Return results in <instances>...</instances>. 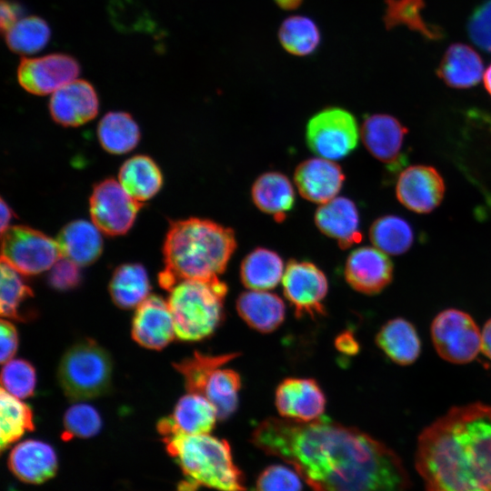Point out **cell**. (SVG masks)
I'll list each match as a JSON object with an SVG mask.
<instances>
[{"instance_id":"cell-1","label":"cell","mask_w":491,"mask_h":491,"mask_svg":"<svg viewBox=\"0 0 491 491\" xmlns=\"http://www.w3.org/2000/svg\"><path fill=\"white\" fill-rule=\"evenodd\" d=\"M250 441L293 466L312 491H407L408 474L386 445L329 418L311 422L268 417Z\"/></svg>"},{"instance_id":"cell-2","label":"cell","mask_w":491,"mask_h":491,"mask_svg":"<svg viewBox=\"0 0 491 491\" xmlns=\"http://www.w3.org/2000/svg\"><path fill=\"white\" fill-rule=\"evenodd\" d=\"M415 465L425 491H491V406H454L424 428Z\"/></svg>"},{"instance_id":"cell-3","label":"cell","mask_w":491,"mask_h":491,"mask_svg":"<svg viewBox=\"0 0 491 491\" xmlns=\"http://www.w3.org/2000/svg\"><path fill=\"white\" fill-rule=\"evenodd\" d=\"M236 248L234 231L207 219L173 222L166 234L161 287L170 291L185 279H211L222 274Z\"/></svg>"},{"instance_id":"cell-4","label":"cell","mask_w":491,"mask_h":491,"mask_svg":"<svg viewBox=\"0 0 491 491\" xmlns=\"http://www.w3.org/2000/svg\"><path fill=\"white\" fill-rule=\"evenodd\" d=\"M163 441L185 476L177 491H196L201 486L216 491H246L244 474L234 463L226 440L209 434L174 432L163 436Z\"/></svg>"},{"instance_id":"cell-5","label":"cell","mask_w":491,"mask_h":491,"mask_svg":"<svg viewBox=\"0 0 491 491\" xmlns=\"http://www.w3.org/2000/svg\"><path fill=\"white\" fill-rule=\"evenodd\" d=\"M170 307L175 336L193 342L209 336L223 316V304L227 286L218 277L185 279L170 291Z\"/></svg>"},{"instance_id":"cell-6","label":"cell","mask_w":491,"mask_h":491,"mask_svg":"<svg viewBox=\"0 0 491 491\" xmlns=\"http://www.w3.org/2000/svg\"><path fill=\"white\" fill-rule=\"evenodd\" d=\"M113 365L109 354L95 341L85 339L69 347L58 366V381L73 400L94 398L110 387Z\"/></svg>"},{"instance_id":"cell-7","label":"cell","mask_w":491,"mask_h":491,"mask_svg":"<svg viewBox=\"0 0 491 491\" xmlns=\"http://www.w3.org/2000/svg\"><path fill=\"white\" fill-rule=\"evenodd\" d=\"M1 239V261L24 276L38 275L62 257L56 240L25 225L9 226Z\"/></svg>"},{"instance_id":"cell-8","label":"cell","mask_w":491,"mask_h":491,"mask_svg":"<svg viewBox=\"0 0 491 491\" xmlns=\"http://www.w3.org/2000/svg\"><path fill=\"white\" fill-rule=\"evenodd\" d=\"M430 331L436 351L449 363L467 364L481 351V332L473 317L462 310L440 312Z\"/></svg>"},{"instance_id":"cell-9","label":"cell","mask_w":491,"mask_h":491,"mask_svg":"<svg viewBox=\"0 0 491 491\" xmlns=\"http://www.w3.org/2000/svg\"><path fill=\"white\" fill-rule=\"evenodd\" d=\"M306 138L308 147L317 156L337 160L356 147L359 131L356 120L350 112L329 107L308 121Z\"/></svg>"},{"instance_id":"cell-10","label":"cell","mask_w":491,"mask_h":491,"mask_svg":"<svg viewBox=\"0 0 491 491\" xmlns=\"http://www.w3.org/2000/svg\"><path fill=\"white\" fill-rule=\"evenodd\" d=\"M142 206V202L133 198L119 181L113 178L96 184L89 199L92 222L108 235L125 234Z\"/></svg>"},{"instance_id":"cell-11","label":"cell","mask_w":491,"mask_h":491,"mask_svg":"<svg viewBox=\"0 0 491 491\" xmlns=\"http://www.w3.org/2000/svg\"><path fill=\"white\" fill-rule=\"evenodd\" d=\"M80 65L72 55L49 54L37 58H22L17 67V80L27 92L45 95L75 80Z\"/></svg>"},{"instance_id":"cell-12","label":"cell","mask_w":491,"mask_h":491,"mask_svg":"<svg viewBox=\"0 0 491 491\" xmlns=\"http://www.w3.org/2000/svg\"><path fill=\"white\" fill-rule=\"evenodd\" d=\"M282 284L284 295L294 306L296 317L324 315L323 301L328 284L325 274L314 264L291 260L287 264Z\"/></svg>"},{"instance_id":"cell-13","label":"cell","mask_w":491,"mask_h":491,"mask_svg":"<svg viewBox=\"0 0 491 491\" xmlns=\"http://www.w3.org/2000/svg\"><path fill=\"white\" fill-rule=\"evenodd\" d=\"M360 133L369 153L391 171L395 172L406 164L403 147L407 129L396 117L385 114L369 115Z\"/></svg>"},{"instance_id":"cell-14","label":"cell","mask_w":491,"mask_h":491,"mask_svg":"<svg viewBox=\"0 0 491 491\" xmlns=\"http://www.w3.org/2000/svg\"><path fill=\"white\" fill-rule=\"evenodd\" d=\"M399 202L407 209L425 214L442 201L445 183L436 169L429 165H411L401 171L396 185Z\"/></svg>"},{"instance_id":"cell-15","label":"cell","mask_w":491,"mask_h":491,"mask_svg":"<svg viewBox=\"0 0 491 491\" xmlns=\"http://www.w3.org/2000/svg\"><path fill=\"white\" fill-rule=\"evenodd\" d=\"M278 413L288 420L311 422L321 417L326 407V396L312 378H286L276 391Z\"/></svg>"},{"instance_id":"cell-16","label":"cell","mask_w":491,"mask_h":491,"mask_svg":"<svg viewBox=\"0 0 491 491\" xmlns=\"http://www.w3.org/2000/svg\"><path fill=\"white\" fill-rule=\"evenodd\" d=\"M175 336L174 318L168 302L152 295L135 310L132 322L133 339L148 349L161 350Z\"/></svg>"},{"instance_id":"cell-17","label":"cell","mask_w":491,"mask_h":491,"mask_svg":"<svg viewBox=\"0 0 491 491\" xmlns=\"http://www.w3.org/2000/svg\"><path fill=\"white\" fill-rule=\"evenodd\" d=\"M393 271V264L386 253L376 247L363 246L347 257L345 277L355 290L375 295L390 284Z\"/></svg>"},{"instance_id":"cell-18","label":"cell","mask_w":491,"mask_h":491,"mask_svg":"<svg viewBox=\"0 0 491 491\" xmlns=\"http://www.w3.org/2000/svg\"><path fill=\"white\" fill-rule=\"evenodd\" d=\"M98 96L87 81L74 80L53 93L49 111L55 122L64 126L81 125L96 116Z\"/></svg>"},{"instance_id":"cell-19","label":"cell","mask_w":491,"mask_h":491,"mask_svg":"<svg viewBox=\"0 0 491 491\" xmlns=\"http://www.w3.org/2000/svg\"><path fill=\"white\" fill-rule=\"evenodd\" d=\"M294 179L304 198L322 205L336 196L345 175L337 164L318 156L302 162L295 171Z\"/></svg>"},{"instance_id":"cell-20","label":"cell","mask_w":491,"mask_h":491,"mask_svg":"<svg viewBox=\"0 0 491 491\" xmlns=\"http://www.w3.org/2000/svg\"><path fill=\"white\" fill-rule=\"evenodd\" d=\"M216 418L215 409L204 396L188 393L177 401L171 416L160 419L157 429L162 436L174 432L209 434Z\"/></svg>"},{"instance_id":"cell-21","label":"cell","mask_w":491,"mask_h":491,"mask_svg":"<svg viewBox=\"0 0 491 491\" xmlns=\"http://www.w3.org/2000/svg\"><path fill=\"white\" fill-rule=\"evenodd\" d=\"M8 466L22 482L41 484L52 478L57 470V457L47 443L27 439L10 452Z\"/></svg>"},{"instance_id":"cell-22","label":"cell","mask_w":491,"mask_h":491,"mask_svg":"<svg viewBox=\"0 0 491 491\" xmlns=\"http://www.w3.org/2000/svg\"><path fill=\"white\" fill-rule=\"evenodd\" d=\"M315 223L326 235L347 248L361 240L359 215L355 203L344 196L322 204L316 211Z\"/></svg>"},{"instance_id":"cell-23","label":"cell","mask_w":491,"mask_h":491,"mask_svg":"<svg viewBox=\"0 0 491 491\" xmlns=\"http://www.w3.org/2000/svg\"><path fill=\"white\" fill-rule=\"evenodd\" d=\"M484 64L480 55L469 45H451L445 52L436 69L438 77L453 88L476 85L484 76Z\"/></svg>"},{"instance_id":"cell-24","label":"cell","mask_w":491,"mask_h":491,"mask_svg":"<svg viewBox=\"0 0 491 491\" xmlns=\"http://www.w3.org/2000/svg\"><path fill=\"white\" fill-rule=\"evenodd\" d=\"M236 310L250 327L261 333L276 330L283 323L286 314L283 300L262 290L242 293L236 300Z\"/></svg>"},{"instance_id":"cell-25","label":"cell","mask_w":491,"mask_h":491,"mask_svg":"<svg viewBox=\"0 0 491 491\" xmlns=\"http://www.w3.org/2000/svg\"><path fill=\"white\" fill-rule=\"evenodd\" d=\"M100 232L94 223L85 220L70 222L62 228L56 239L62 256L79 266L94 263L103 250Z\"/></svg>"},{"instance_id":"cell-26","label":"cell","mask_w":491,"mask_h":491,"mask_svg":"<svg viewBox=\"0 0 491 491\" xmlns=\"http://www.w3.org/2000/svg\"><path fill=\"white\" fill-rule=\"evenodd\" d=\"M376 342L396 364L408 366L421 352V341L415 326L402 317L386 322L378 331Z\"/></svg>"},{"instance_id":"cell-27","label":"cell","mask_w":491,"mask_h":491,"mask_svg":"<svg viewBox=\"0 0 491 491\" xmlns=\"http://www.w3.org/2000/svg\"><path fill=\"white\" fill-rule=\"evenodd\" d=\"M251 195L258 209L274 215L276 220L283 219L295 203L290 180L278 172H267L258 176L253 184Z\"/></svg>"},{"instance_id":"cell-28","label":"cell","mask_w":491,"mask_h":491,"mask_svg":"<svg viewBox=\"0 0 491 491\" xmlns=\"http://www.w3.org/2000/svg\"><path fill=\"white\" fill-rule=\"evenodd\" d=\"M118 181L135 200L152 198L162 187L163 176L158 165L146 155H135L121 166Z\"/></svg>"},{"instance_id":"cell-29","label":"cell","mask_w":491,"mask_h":491,"mask_svg":"<svg viewBox=\"0 0 491 491\" xmlns=\"http://www.w3.org/2000/svg\"><path fill=\"white\" fill-rule=\"evenodd\" d=\"M284 272L283 260L276 252L258 247L242 261L240 277L246 288L265 291L276 286Z\"/></svg>"},{"instance_id":"cell-30","label":"cell","mask_w":491,"mask_h":491,"mask_svg":"<svg viewBox=\"0 0 491 491\" xmlns=\"http://www.w3.org/2000/svg\"><path fill=\"white\" fill-rule=\"evenodd\" d=\"M149 291L148 276L140 264L121 265L115 270L109 283L113 302L123 309L137 307L149 296Z\"/></svg>"},{"instance_id":"cell-31","label":"cell","mask_w":491,"mask_h":491,"mask_svg":"<svg viewBox=\"0 0 491 491\" xmlns=\"http://www.w3.org/2000/svg\"><path fill=\"white\" fill-rule=\"evenodd\" d=\"M97 135L105 151L120 155L136 146L140 139V130L129 114L110 112L100 120Z\"/></svg>"},{"instance_id":"cell-32","label":"cell","mask_w":491,"mask_h":491,"mask_svg":"<svg viewBox=\"0 0 491 491\" xmlns=\"http://www.w3.org/2000/svg\"><path fill=\"white\" fill-rule=\"evenodd\" d=\"M278 40L287 53L296 56L313 54L321 43V32L316 22L306 15L286 18L278 29Z\"/></svg>"},{"instance_id":"cell-33","label":"cell","mask_w":491,"mask_h":491,"mask_svg":"<svg viewBox=\"0 0 491 491\" xmlns=\"http://www.w3.org/2000/svg\"><path fill=\"white\" fill-rule=\"evenodd\" d=\"M35 428L31 408L3 387L0 393V446L4 451Z\"/></svg>"},{"instance_id":"cell-34","label":"cell","mask_w":491,"mask_h":491,"mask_svg":"<svg viewBox=\"0 0 491 491\" xmlns=\"http://www.w3.org/2000/svg\"><path fill=\"white\" fill-rule=\"evenodd\" d=\"M373 245L386 255L406 253L414 242V232L404 218L393 215L377 218L369 230Z\"/></svg>"},{"instance_id":"cell-35","label":"cell","mask_w":491,"mask_h":491,"mask_svg":"<svg viewBox=\"0 0 491 491\" xmlns=\"http://www.w3.org/2000/svg\"><path fill=\"white\" fill-rule=\"evenodd\" d=\"M241 378L237 372L221 367L208 378L203 395L214 406L219 420L227 419L237 408Z\"/></svg>"},{"instance_id":"cell-36","label":"cell","mask_w":491,"mask_h":491,"mask_svg":"<svg viewBox=\"0 0 491 491\" xmlns=\"http://www.w3.org/2000/svg\"><path fill=\"white\" fill-rule=\"evenodd\" d=\"M384 22L386 29L406 25L430 40L443 36L441 28L426 23L422 15L425 0H386Z\"/></svg>"},{"instance_id":"cell-37","label":"cell","mask_w":491,"mask_h":491,"mask_svg":"<svg viewBox=\"0 0 491 491\" xmlns=\"http://www.w3.org/2000/svg\"><path fill=\"white\" fill-rule=\"evenodd\" d=\"M50 38L49 25L36 15L20 19L5 34L7 47L18 55H33L40 52L46 46Z\"/></svg>"},{"instance_id":"cell-38","label":"cell","mask_w":491,"mask_h":491,"mask_svg":"<svg viewBox=\"0 0 491 491\" xmlns=\"http://www.w3.org/2000/svg\"><path fill=\"white\" fill-rule=\"evenodd\" d=\"M238 356L239 353L207 356L195 352L192 356L175 363L174 366L183 376L188 393L203 395L212 373Z\"/></svg>"},{"instance_id":"cell-39","label":"cell","mask_w":491,"mask_h":491,"mask_svg":"<svg viewBox=\"0 0 491 491\" xmlns=\"http://www.w3.org/2000/svg\"><path fill=\"white\" fill-rule=\"evenodd\" d=\"M15 268L1 261L0 312L6 318L23 321L22 305L33 297V290Z\"/></svg>"},{"instance_id":"cell-40","label":"cell","mask_w":491,"mask_h":491,"mask_svg":"<svg viewBox=\"0 0 491 491\" xmlns=\"http://www.w3.org/2000/svg\"><path fill=\"white\" fill-rule=\"evenodd\" d=\"M62 438H88L95 436L101 429L102 420L97 410L84 403L70 406L64 416Z\"/></svg>"},{"instance_id":"cell-41","label":"cell","mask_w":491,"mask_h":491,"mask_svg":"<svg viewBox=\"0 0 491 491\" xmlns=\"http://www.w3.org/2000/svg\"><path fill=\"white\" fill-rule=\"evenodd\" d=\"M36 375L34 366L24 359L5 362L1 373L2 387L17 398H26L34 394Z\"/></svg>"},{"instance_id":"cell-42","label":"cell","mask_w":491,"mask_h":491,"mask_svg":"<svg viewBox=\"0 0 491 491\" xmlns=\"http://www.w3.org/2000/svg\"><path fill=\"white\" fill-rule=\"evenodd\" d=\"M256 491H302L301 476L286 466L272 465L258 476Z\"/></svg>"},{"instance_id":"cell-43","label":"cell","mask_w":491,"mask_h":491,"mask_svg":"<svg viewBox=\"0 0 491 491\" xmlns=\"http://www.w3.org/2000/svg\"><path fill=\"white\" fill-rule=\"evenodd\" d=\"M467 33L476 45L491 53V0H486L473 11L467 22Z\"/></svg>"},{"instance_id":"cell-44","label":"cell","mask_w":491,"mask_h":491,"mask_svg":"<svg viewBox=\"0 0 491 491\" xmlns=\"http://www.w3.org/2000/svg\"><path fill=\"white\" fill-rule=\"evenodd\" d=\"M81 282L79 266L68 258L61 257L51 267L48 275V284L55 290H71Z\"/></svg>"},{"instance_id":"cell-45","label":"cell","mask_w":491,"mask_h":491,"mask_svg":"<svg viewBox=\"0 0 491 491\" xmlns=\"http://www.w3.org/2000/svg\"><path fill=\"white\" fill-rule=\"evenodd\" d=\"M1 353L0 360L2 364L12 359L16 352L18 345L17 332L14 325L5 319L1 320Z\"/></svg>"},{"instance_id":"cell-46","label":"cell","mask_w":491,"mask_h":491,"mask_svg":"<svg viewBox=\"0 0 491 491\" xmlns=\"http://www.w3.org/2000/svg\"><path fill=\"white\" fill-rule=\"evenodd\" d=\"M24 14V8L14 0H1L0 5V27L5 35L14 26Z\"/></svg>"},{"instance_id":"cell-47","label":"cell","mask_w":491,"mask_h":491,"mask_svg":"<svg viewBox=\"0 0 491 491\" xmlns=\"http://www.w3.org/2000/svg\"><path fill=\"white\" fill-rule=\"evenodd\" d=\"M336 346L338 350L346 354H356L358 346L355 338L349 333H344L337 337Z\"/></svg>"},{"instance_id":"cell-48","label":"cell","mask_w":491,"mask_h":491,"mask_svg":"<svg viewBox=\"0 0 491 491\" xmlns=\"http://www.w3.org/2000/svg\"><path fill=\"white\" fill-rule=\"evenodd\" d=\"M481 351L491 359V318L486 322L481 332Z\"/></svg>"},{"instance_id":"cell-49","label":"cell","mask_w":491,"mask_h":491,"mask_svg":"<svg viewBox=\"0 0 491 491\" xmlns=\"http://www.w3.org/2000/svg\"><path fill=\"white\" fill-rule=\"evenodd\" d=\"M1 234L4 233L10 225L9 223L13 217V211L9 205L1 199Z\"/></svg>"},{"instance_id":"cell-50","label":"cell","mask_w":491,"mask_h":491,"mask_svg":"<svg viewBox=\"0 0 491 491\" xmlns=\"http://www.w3.org/2000/svg\"><path fill=\"white\" fill-rule=\"evenodd\" d=\"M276 5L286 11H292L297 9L304 0H274Z\"/></svg>"},{"instance_id":"cell-51","label":"cell","mask_w":491,"mask_h":491,"mask_svg":"<svg viewBox=\"0 0 491 491\" xmlns=\"http://www.w3.org/2000/svg\"><path fill=\"white\" fill-rule=\"evenodd\" d=\"M483 80H484L485 87L491 96V64L485 71Z\"/></svg>"}]
</instances>
